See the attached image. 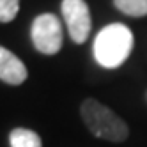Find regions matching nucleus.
I'll return each instance as SVG.
<instances>
[{
    "label": "nucleus",
    "mask_w": 147,
    "mask_h": 147,
    "mask_svg": "<svg viewBox=\"0 0 147 147\" xmlns=\"http://www.w3.org/2000/svg\"><path fill=\"white\" fill-rule=\"evenodd\" d=\"M135 37L128 25L110 23L103 27L92 43L94 60L105 69H117L129 59Z\"/></svg>",
    "instance_id": "obj_1"
},
{
    "label": "nucleus",
    "mask_w": 147,
    "mask_h": 147,
    "mask_svg": "<svg viewBox=\"0 0 147 147\" xmlns=\"http://www.w3.org/2000/svg\"><path fill=\"white\" fill-rule=\"evenodd\" d=\"M80 117L85 124V128L96 138L121 144L128 140L129 136V126L126 124V121L115 113L110 107L103 105L94 98H87L80 105Z\"/></svg>",
    "instance_id": "obj_2"
},
{
    "label": "nucleus",
    "mask_w": 147,
    "mask_h": 147,
    "mask_svg": "<svg viewBox=\"0 0 147 147\" xmlns=\"http://www.w3.org/2000/svg\"><path fill=\"white\" fill-rule=\"evenodd\" d=\"M30 41L43 55H57L64 43L62 22L51 13H43L34 18L30 25Z\"/></svg>",
    "instance_id": "obj_3"
},
{
    "label": "nucleus",
    "mask_w": 147,
    "mask_h": 147,
    "mask_svg": "<svg viewBox=\"0 0 147 147\" xmlns=\"http://www.w3.org/2000/svg\"><path fill=\"white\" fill-rule=\"evenodd\" d=\"M60 11L71 41L76 45H83L92 30V16L87 2L85 0H62Z\"/></svg>",
    "instance_id": "obj_4"
},
{
    "label": "nucleus",
    "mask_w": 147,
    "mask_h": 147,
    "mask_svg": "<svg viewBox=\"0 0 147 147\" xmlns=\"http://www.w3.org/2000/svg\"><path fill=\"white\" fill-rule=\"evenodd\" d=\"M28 78V69L23 60L5 46H0V80L7 85H22Z\"/></svg>",
    "instance_id": "obj_5"
},
{
    "label": "nucleus",
    "mask_w": 147,
    "mask_h": 147,
    "mask_svg": "<svg viewBox=\"0 0 147 147\" xmlns=\"http://www.w3.org/2000/svg\"><path fill=\"white\" fill-rule=\"evenodd\" d=\"M9 145L11 147H43V140L32 129L14 128L9 133Z\"/></svg>",
    "instance_id": "obj_6"
},
{
    "label": "nucleus",
    "mask_w": 147,
    "mask_h": 147,
    "mask_svg": "<svg viewBox=\"0 0 147 147\" xmlns=\"http://www.w3.org/2000/svg\"><path fill=\"white\" fill-rule=\"evenodd\" d=\"M113 7L129 18L147 16V0H113Z\"/></svg>",
    "instance_id": "obj_7"
},
{
    "label": "nucleus",
    "mask_w": 147,
    "mask_h": 147,
    "mask_svg": "<svg viewBox=\"0 0 147 147\" xmlns=\"http://www.w3.org/2000/svg\"><path fill=\"white\" fill-rule=\"evenodd\" d=\"M20 0H0V23H9L18 16Z\"/></svg>",
    "instance_id": "obj_8"
},
{
    "label": "nucleus",
    "mask_w": 147,
    "mask_h": 147,
    "mask_svg": "<svg viewBox=\"0 0 147 147\" xmlns=\"http://www.w3.org/2000/svg\"><path fill=\"white\" fill-rule=\"evenodd\" d=\"M145 101H147V92H145Z\"/></svg>",
    "instance_id": "obj_9"
}]
</instances>
